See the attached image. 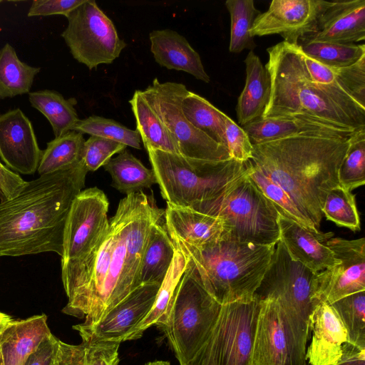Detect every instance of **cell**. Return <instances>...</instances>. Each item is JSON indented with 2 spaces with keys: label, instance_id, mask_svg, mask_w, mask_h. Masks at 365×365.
I'll return each instance as SVG.
<instances>
[{
  "label": "cell",
  "instance_id": "f5cc1de1",
  "mask_svg": "<svg viewBox=\"0 0 365 365\" xmlns=\"http://www.w3.org/2000/svg\"><path fill=\"white\" fill-rule=\"evenodd\" d=\"M1 333H0V344H1Z\"/></svg>",
  "mask_w": 365,
  "mask_h": 365
},
{
  "label": "cell",
  "instance_id": "f1b7e54d",
  "mask_svg": "<svg viewBox=\"0 0 365 365\" xmlns=\"http://www.w3.org/2000/svg\"><path fill=\"white\" fill-rule=\"evenodd\" d=\"M129 103L135 118L136 130L144 148L150 147L179 155L175 141L145 98L142 91H135Z\"/></svg>",
  "mask_w": 365,
  "mask_h": 365
},
{
  "label": "cell",
  "instance_id": "7a4b0ae2",
  "mask_svg": "<svg viewBox=\"0 0 365 365\" xmlns=\"http://www.w3.org/2000/svg\"><path fill=\"white\" fill-rule=\"evenodd\" d=\"M350 138L294 136L252 145L250 162L282 187L319 230L326 196L339 185Z\"/></svg>",
  "mask_w": 365,
  "mask_h": 365
},
{
  "label": "cell",
  "instance_id": "7dc6e473",
  "mask_svg": "<svg viewBox=\"0 0 365 365\" xmlns=\"http://www.w3.org/2000/svg\"><path fill=\"white\" fill-rule=\"evenodd\" d=\"M58 340L53 334L50 335L28 357L24 365H51Z\"/></svg>",
  "mask_w": 365,
  "mask_h": 365
},
{
  "label": "cell",
  "instance_id": "74e56055",
  "mask_svg": "<svg viewBox=\"0 0 365 365\" xmlns=\"http://www.w3.org/2000/svg\"><path fill=\"white\" fill-rule=\"evenodd\" d=\"M322 212L328 220L339 227L352 231L360 230V218L354 195L340 185L329 191Z\"/></svg>",
  "mask_w": 365,
  "mask_h": 365
},
{
  "label": "cell",
  "instance_id": "f6af8a7d",
  "mask_svg": "<svg viewBox=\"0 0 365 365\" xmlns=\"http://www.w3.org/2000/svg\"><path fill=\"white\" fill-rule=\"evenodd\" d=\"M85 0H34L29 11L28 16H46L56 14L66 17Z\"/></svg>",
  "mask_w": 365,
  "mask_h": 365
},
{
  "label": "cell",
  "instance_id": "1f68e13d",
  "mask_svg": "<svg viewBox=\"0 0 365 365\" xmlns=\"http://www.w3.org/2000/svg\"><path fill=\"white\" fill-rule=\"evenodd\" d=\"M181 108L185 117L195 128L226 148V114L203 97L190 91H187L182 100Z\"/></svg>",
  "mask_w": 365,
  "mask_h": 365
},
{
  "label": "cell",
  "instance_id": "ffe728a7",
  "mask_svg": "<svg viewBox=\"0 0 365 365\" xmlns=\"http://www.w3.org/2000/svg\"><path fill=\"white\" fill-rule=\"evenodd\" d=\"M312 341L305 360L310 365H337L348 342L346 330L331 305L320 302L309 317Z\"/></svg>",
  "mask_w": 365,
  "mask_h": 365
},
{
  "label": "cell",
  "instance_id": "6da1fadb",
  "mask_svg": "<svg viewBox=\"0 0 365 365\" xmlns=\"http://www.w3.org/2000/svg\"><path fill=\"white\" fill-rule=\"evenodd\" d=\"M88 172L81 160L26 181L14 197L0 202V258L51 252L61 257L67 217Z\"/></svg>",
  "mask_w": 365,
  "mask_h": 365
},
{
  "label": "cell",
  "instance_id": "4316f807",
  "mask_svg": "<svg viewBox=\"0 0 365 365\" xmlns=\"http://www.w3.org/2000/svg\"><path fill=\"white\" fill-rule=\"evenodd\" d=\"M160 219L151 227L144 249L140 282L161 284L171 264L175 245Z\"/></svg>",
  "mask_w": 365,
  "mask_h": 365
},
{
  "label": "cell",
  "instance_id": "f907efd6",
  "mask_svg": "<svg viewBox=\"0 0 365 365\" xmlns=\"http://www.w3.org/2000/svg\"><path fill=\"white\" fill-rule=\"evenodd\" d=\"M13 319L8 315L3 314L0 316V333H1L11 322Z\"/></svg>",
  "mask_w": 365,
  "mask_h": 365
},
{
  "label": "cell",
  "instance_id": "816d5d0a",
  "mask_svg": "<svg viewBox=\"0 0 365 365\" xmlns=\"http://www.w3.org/2000/svg\"><path fill=\"white\" fill-rule=\"evenodd\" d=\"M145 365H170V363L167 361H154L148 362Z\"/></svg>",
  "mask_w": 365,
  "mask_h": 365
},
{
  "label": "cell",
  "instance_id": "52a82bcc",
  "mask_svg": "<svg viewBox=\"0 0 365 365\" xmlns=\"http://www.w3.org/2000/svg\"><path fill=\"white\" fill-rule=\"evenodd\" d=\"M316 274L294 260L279 239L254 294L258 299H272L279 305L299 351L304 359L310 334L309 317L317 304L313 299Z\"/></svg>",
  "mask_w": 365,
  "mask_h": 365
},
{
  "label": "cell",
  "instance_id": "e575fe53",
  "mask_svg": "<svg viewBox=\"0 0 365 365\" xmlns=\"http://www.w3.org/2000/svg\"><path fill=\"white\" fill-rule=\"evenodd\" d=\"M225 5L231 19L230 51L240 53L245 48L253 51L256 44L250 31L255 19L260 14L254 1L227 0Z\"/></svg>",
  "mask_w": 365,
  "mask_h": 365
},
{
  "label": "cell",
  "instance_id": "bcb514c9",
  "mask_svg": "<svg viewBox=\"0 0 365 365\" xmlns=\"http://www.w3.org/2000/svg\"><path fill=\"white\" fill-rule=\"evenodd\" d=\"M25 182L19 174L0 162V202L14 197Z\"/></svg>",
  "mask_w": 365,
  "mask_h": 365
},
{
  "label": "cell",
  "instance_id": "603a6c76",
  "mask_svg": "<svg viewBox=\"0 0 365 365\" xmlns=\"http://www.w3.org/2000/svg\"><path fill=\"white\" fill-rule=\"evenodd\" d=\"M149 38L151 53L160 66L185 71L205 83L210 82L199 53L184 36L166 29L153 31Z\"/></svg>",
  "mask_w": 365,
  "mask_h": 365
},
{
  "label": "cell",
  "instance_id": "ba28073f",
  "mask_svg": "<svg viewBox=\"0 0 365 365\" xmlns=\"http://www.w3.org/2000/svg\"><path fill=\"white\" fill-rule=\"evenodd\" d=\"M220 309L199 282L189 261L162 329L180 365L189 362L208 340Z\"/></svg>",
  "mask_w": 365,
  "mask_h": 365
},
{
  "label": "cell",
  "instance_id": "d4e9b609",
  "mask_svg": "<svg viewBox=\"0 0 365 365\" xmlns=\"http://www.w3.org/2000/svg\"><path fill=\"white\" fill-rule=\"evenodd\" d=\"M246 81L236 108L238 122L242 127L262 118L269 103L271 78L259 58L250 51L245 60Z\"/></svg>",
  "mask_w": 365,
  "mask_h": 365
},
{
  "label": "cell",
  "instance_id": "9f6ffc18",
  "mask_svg": "<svg viewBox=\"0 0 365 365\" xmlns=\"http://www.w3.org/2000/svg\"><path fill=\"white\" fill-rule=\"evenodd\" d=\"M51 365H53V363H52V364H51Z\"/></svg>",
  "mask_w": 365,
  "mask_h": 365
},
{
  "label": "cell",
  "instance_id": "d590c367",
  "mask_svg": "<svg viewBox=\"0 0 365 365\" xmlns=\"http://www.w3.org/2000/svg\"><path fill=\"white\" fill-rule=\"evenodd\" d=\"M331 305L346 330L349 344L365 350V291L346 296Z\"/></svg>",
  "mask_w": 365,
  "mask_h": 365
},
{
  "label": "cell",
  "instance_id": "8fae6325",
  "mask_svg": "<svg viewBox=\"0 0 365 365\" xmlns=\"http://www.w3.org/2000/svg\"><path fill=\"white\" fill-rule=\"evenodd\" d=\"M66 18L61 36L73 57L90 70L112 63L127 46L94 0H85Z\"/></svg>",
  "mask_w": 365,
  "mask_h": 365
},
{
  "label": "cell",
  "instance_id": "8d00e7d4",
  "mask_svg": "<svg viewBox=\"0 0 365 365\" xmlns=\"http://www.w3.org/2000/svg\"><path fill=\"white\" fill-rule=\"evenodd\" d=\"M245 164L247 175L262 192L274 204L279 214L314 230V225L302 215L282 187L265 175L250 160Z\"/></svg>",
  "mask_w": 365,
  "mask_h": 365
},
{
  "label": "cell",
  "instance_id": "e0dca14e",
  "mask_svg": "<svg viewBox=\"0 0 365 365\" xmlns=\"http://www.w3.org/2000/svg\"><path fill=\"white\" fill-rule=\"evenodd\" d=\"M41 153L32 123L20 108L0 115V158L9 169L31 175Z\"/></svg>",
  "mask_w": 365,
  "mask_h": 365
},
{
  "label": "cell",
  "instance_id": "4fadbf2b",
  "mask_svg": "<svg viewBox=\"0 0 365 365\" xmlns=\"http://www.w3.org/2000/svg\"><path fill=\"white\" fill-rule=\"evenodd\" d=\"M327 245L339 262L316 274L314 301L331 304L349 294L365 291V239L331 237Z\"/></svg>",
  "mask_w": 365,
  "mask_h": 365
},
{
  "label": "cell",
  "instance_id": "ab89813d",
  "mask_svg": "<svg viewBox=\"0 0 365 365\" xmlns=\"http://www.w3.org/2000/svg\"><path fill=\"white\" fill-rule=\"evenodd\" d=\"M339 185L351 191L365 183V129L354 133L339 170Z\"/></svg>",
  "mask_w": 365,
  "mask_h": 365
},
{
  "label": "cell",
  "instance_id": "30bf717a",
  "mask_svg": "<svg viewBox=\"0 0 365 365\" xmlns=\"http://www.w3.org/2000/svg\"><path fill=\"white\" fill-rule=\"evenodd\" d=\"M186 86L155 78L143 94L175 143L179 155L188 160L222 161L230 159L227 149L195 128L185 117L181 102Z\"/></svg>",
  "mask_w": 365,
  "mask_h": 365
},
{
  "label": "cell",
  "instance_id": "f546056e",
  "mask_svg": "<svg viewBox=\"0 0 365 365\" xmlns=\"http://www.w3.org/2000/svg\"><path fill=\"white\" fill-rule=\"evenodd\" d=\"M29 101L47 118L55 138L72 131L80 120L75 109L76 99H66L57 91L46 89L30 92Z\"/></svg>",
  "mask_w": 365,
  "mask_h": 365
},
{
  "label": "cell",
  "instance_id": "83f0119b",
  "mask_svg": "<svg viewBox=\"0 0 365 365\" xmlns=\"http://www.w3.org/2000/svg\"><path fill=\"white\" fill-rule=\"evenodd\" d=\"M112 178V186L127 195L138 192L157 184L155 173L127 149L103 166Z\"/></svg>",
  "mask_w": 365,
  "mask_h": 365
},
{
  "label": "cell",
  "instance_id": "d6a6232c",
  "mask_svg": "<svg viewBox=\"0 0 365 365\" xmlns=\"http://www.w3.org/2000/svg\"><path fill=\"white\" fill-rule=\"evenodd\" d=\"M85 140L76 131L55 138L42 150L37 171L40 175L71 168L81 160Z\"/></svg>",
  "mask_w": 365,
  "mask_h": 365
},
{
  "label": "cell",
  "instance_id": "b9f144b4",
  "mask_svg": "<svg viewBox=\"0 0 365 365\" xmlns=\"http://www.w3.org/2000/svg\"><path fill=\"white\" fill-rule=\"evenodd\" d=\"M331 69L344 91L365 109V56L351 66Z\"/></svg>",
  "mask_w": 365,
  "mask_h": 365
},
{
  "label": "cell",
  "instance_id": "11a10c76",
  "mask_svg": "<svg viewBox=\"0 0 365 365\" xmlns=\"http://www.w3.org/2000/svg\"><path fill=\"white\" fill-rule=\"evenodd\" d=\"M1 2H2V1H1V0H0V3H1Z\"/></svg>",
  "mask_w": 365,
  "mask_h": 365
},
{
  "label": "cell",
  "instance_id": "4dcf8cb0",
  "mask_svg": "<svg viewBox=\"0 0 365 365\" xmlns=\"http://www.w3.org/2000/svg\"><path fill=\"white\" fill-rule=\"evenodd\" d=\"M40 71L39 67L21 61L14 47L6 43L0 49V100L29 93Z\"/></svg>",
  "mask_w": 365,
  "mask_h": 365
},
{
  "label": "cell",
  "instance_id": "681fc988",
  "mask_svg": "<svg viewBox=\"0 0 365 365\" xmlns=\"http://www.w3.org/2000/svg\"><path fill=\"white\" fill-rule=\"evenodd\" d=\"M185 365H217L212 349L210 336L197 354Z\"/></svg>",
  "mask_w": 365,
  "mask_h": 365
},
{
  "label": "cell",
  "instance_id": "5b68a950",
  "mask_svg": "<svg viewBox=\"0 0 365 365\" xmlns=\"http://www.w3.org/2000/svg\"><path fill=\"white\" fill-rule=\"evenodd\" d=\"M160 193L167 203L190 207L214 199L247 173L245 162L188 160L180 155L145 148Z\"/></svg>",
  "mask_w": 365,
  "mask_h": 365
},
{
  "label": "cell",
  "instance_id": "44dd1931",
  "mask_svg": "<svg viewBox=\"0 0 365 365\" xmlns=\"http://www.w3.org/2000/svg\"><path fill=\"white\" fill-rule=\"evenodd\" d=\"M279 239L289 256L315 273L333 267L339 260L327 245L332 232L309 229L279 214Z\"/></svg>",
  "mask_w": 365,
  "mask_h": 365
},
{
  "label": "cell",
  "instance_id": "8992f818",
  "mask_svg": "<svg viewBox=\"0 0 365 365\" xmlns=\"http://www.w3.org/2000/svg\"><path fill=\"white\" fill-rule=\"evenodd\" d=\"M188 207L220 219L223 237L231 240L263 245L279 240V212L247 171L217 197Z\"/></svg>",
  "mask_w": 365,
  "mask_h": 365
},
{
  "label": "cell",
  "instance_id": "277c9868",
  "mask_svg": "<svg viewBox=\"0 0 365 365\" xmlns=\"http://www.w3.org/2000/svg\"><path fill=\"white\" fill-rule=\"evenodd\" d=\"M267 52L265 67L272 88L262 118L304 115L354 130L365 129L311 80L297 44L283 41Z\"/></svg>",
  "mask_w": 365,
  "mask_h": 365
},
{
  "label": "cell",
  "instance_id": "7c38bea8",
  "mask_svg": "<svg viewBox=\"0 0 365 365\" xmlns=\"http://www.w3.org/2000/svg\"><path fill=\"white\" fill-rule=\"evenodd\" d=\"M259 299L221 305L210 341L217 365H251Z\"/></svg>",
  "mask_w": 365,
  "mask_h": 365
},
{
  "label": "cell",
  "instance_id": "ee69618b",
  "mask_svg": "<svg viewBox=\"0 0 365 365\" xmlns=\"http://www.w3.org/2000/svg\"><path fill=\"white\" fill-rule=\"evenodd\" d=\"M86 365H118L120 344L113 341H82Z\"/></svg>",
  "mask_w": 365,
  "mask_h": 365
},
{
  "label": "cell",
  "instance_id": "3957f363",
  "mask_svg": "<svg viewBox=\"0 0 365 365\" xmlns=\"http://www.w3.org/2000/svg\"><path fill=\"white\" fill-rule=\"evenodd\" d=\"M172 241L187 257L203 288L220 305L254 298L275 247L225 237L202 247Z\"/></svg>",
  "mask_w": 365,
  "mask_h": 365
},
{
  "label": "cell",
  "instance_id": "c3c4849f",
  "mask_svg": "<svg viewBox=\"0 0 365 365\" xmlns=\"http://www.w3.org/2000/svg\"><path fill=\"white\" fill-rule=\"evenodd\" d=\"M337 365H365V350H361L347 343Z\"/></svg>",
  "mask_w": 365,
  "mask_h": 365
},
{
  "label": "cell",
  "instance_id": "5bb4252c",
  "mask_svg": "<svg viewBox=\"0 0 365 365\" xmlns=\"http://www.w3.org/2000/svg\"><path fill=\"white\" fill-rule=\"evenodd\" d=\"M258 299L251 365H307L279 305L270 298Z\"/></svg>",
  "mask_w": 365,
  "mask_h": 365
},
{
  "label": "cell",
  "instance_id": "484cf974",
  "mask_svg": "<svg viewBox=\"0 0 365 365\" xmlns=\"http://www.w3.org/2000/svg\"><path fill=\"white\" fill-rule=\"evenodd\" d=\"M188 262L187 257L175 246L173 259L160 284L155 303L150 312L133 331L129 340L140 338L144 331L150 327L156 326L161 329L165 327Z\"/></svg>",
  "mask_w": 365,
  "mask_h": 365
},
{
  "label": "cell",
  "instance_id": "7402d4cb",
  "mask_svg": "<svg viewBox=\"0 0 365 365\" xmlns=\"http://www.w3.org/2000/svg\"><path fill=\"white\" fill-rule=\"evenodd\" d=\"M165 227L172 240L194 247H202L217 242L225 235L222 221L188 207L167 203L165 210Z\"/></svg>",
  "mask_w": 365,
  "mask_h": 365
},
{
  "label": "cell",
  "instance_id": "7bdbcfd3",
  "mask_svg": "<svg viewBox=\"0 0 365 365\" xmlns=\"http://www.w3.org/2000/svg\"><path fill=\"white\" fill-rule=\"evenodd\" d=\"M225 139L230 158L246 162L252 158L253 145L247 133L227 115L225 118Z\"/></svg>",
  "mask_w": 365,
  "mask_h": 365
},
{
  "label": "cell",
  "instance_id": "f35d334b",
  "mask_svg": "<svg viewBox=\"0 0 365 365\" xmlns=\"http://www.w3.org/2000/svg\"><path fill=\"white\" fill-rule=\"evenodd\" d=\"M73 131L110 139L135 149H141V139L138 131L131 130L113 119L91 115L79 120Z\"/></svg>",
  "mask_w": 365,
  "mask_h": 365
},
{
  "label": "cell",
  "instance_id": "9c48e42d",
  "mask_svg": "<svg viewBox=\"0 0 365 365\" xmlns=\"http://www.w3.org/2000/svg\"><path fill=\"white\" fill-rule=\"evenodd\" d=\"M108 205L106 194L96 187L81 190L73 200L65 226L61 257L63 285L101 245L109 226Z\"/></svg>",
  "mask_w": 365,
  "mask_h": 365
},
{
  "label": "cell",
  "instance_id": "ac0fdd59",
  "mask_svg": "<svg viewBox=\"0 0 365 365\" xmlns=\"http://www.w3.org/2000/svg\"><path fill=\"white\" fill-rule=\"evenodd\" d=\"M364 39L365 0H338L323 1L312 32L299 40L347 44Z\"/></svg>",
  "mask_w": 365,
  "mask_h": 365
},
{
  "label": "cell",
  "instance_id": "60d3db41",
  "mask_svg": "<svg viewBox=\"0 0 365 365\" xmlns=\"http://www.w3.org/2000/svg\"><path fill=\"white\" fill-rule=\"evenodd\" d=\"M127 146L117 141L91 135L85 140L81 161L88 171H96L106 165L115 154H118Z\"/></svg>",
  "mask_w": 365,
  "mask_h": 365
},
{
  "label": "cell",
  "instance_id": "cb8c5ba5",
  "mask_svg": "<svg viewBox=\"0 0 365 365\" xmlns=\"http://www.w3.org/2000/svg\"><path fill=\"white\" fill-rule=\"evenodd\" d=\"M51 334L45 314L12 320L1 332L0 365H24L41 343Z\"/></svg>",
  "mask_w": 365,
  "mask_h": 365
},
{
  "label": "cell",
  "instance_id": "db71d44e",
  "mask_svg": "<svg viewBox=\"0 0 365 365\" xmlns=\"http://www.w3.org/2000/svg\"><path fill=\"white\" fill-rule=\"evenodd\" d=\"M4 313L0 312V316H1Z\"/></svg>",
  "mask_w": 365,
  "mask_h": 365
},
{
  "label": "cell",
  "instance_id": "d6986e66",
  "mask_svg": "<svg viewBox=\"0 0 365 365\" xmlns=\"http://www.w3.org/2000/svg\"><path fill=\"white\" fill-rule=\"evenodd\" d=\"M242 128L252 145L294 136L350 138L359 131L304 115L260 118Z\"/></svg>",
  "mask_w": 365,
  "mask_h": 365
},
{
  "label": "cell",
  "instance_id": "836d02e7",
  "mask_svg": "<svg viewBox=\"0 0 365 365\" xmlns=\"http://www.w3.org/2000/svg\"><path fill=\"white\" fill-rule=\"evenodd\" d=\"M297 45L304 54L333 69L351 66L365 56L364 44L302 40Z\"/></svg>",
  "mask_w": 365,
  "mask_h": 365
},
{
  "label": "cell",
  "instance_id": "2e32d148",
  "mask_svg": "<svg viewBox=\"0 0 365 365\" xmlns=\"http://www.w3.org/2000/svg\"><path fill=\"white\" fill-rule=\"evenodd\" d=\"M323 0H273L255 19L250 35L280 34L284 41L297 44L312 32Z\"/></svg>",
  "mask_w": 365,
  "mask_h": 365
},
{
  "label": "cell",
  "instance_id": "9a60e30c",
  "mask_svg": "<svg viewBox=\"0 0 365 365\" xmlns=\"http://www.w3.org/2000/svg\"><path fill=\"white\" fill-rule=\"evenodd\" d=\"M160 284H143L110 310L98 323L91 327L80 324L78 331L82 341H113L121 343L129 338L151 310Z\"/></svg>",
  "mask_w": 365,
  "mask_h": 365
}]
</instances>
